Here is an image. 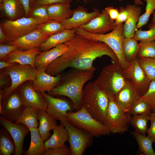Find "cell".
Listing matches in <instances>:
<instances>
[{
	"mask_svg": "<svg viewBox=\"0 0 155 155\" xmlns=\"http://www.w3.org/2000/svg\"><path fill=\"white\" fill-rule=\"evenodd\" d=\"M64 44L67 51L47 67L45 72L48 74L55 76L68 68L95 71L94 61L104 55L109 57L112 62L118 60L112 49L102 42L76 34Z\"/></svg>",
	"mask_w": 155,
	"mask_h": 155,
	"instance_id": "obj_1",
	"label": "cell"
},
{
	"mask_svg": "<svg viewBox=\"0 0 155 155\" xmlns=\"http://www.w3.org/2000/svg\"><path fill=\"white\" fill-rule=\"evenodd\" d=\"M95 71L73 69L64 77L49 94L66 97L71 100L75 111L82 107L83 90L85 84L91 79Z\"/></svg>",
	"mask_w": 155,
	"mask_h": 155,
	"instance_id": "obj_2",
	"label": "cell"
},
{
	"mask_svg": "<svg viewBox=\"0 0 155 155\" xmlns=\"http://www.w3.org/2000/svg\"><path fill=\"white\" fill-rule=\"evenodd\" d=\"M109 102L106 93L93 82H89L84 86L82 106L84 107L95 119L105 125Z\"/></svg>",
	"mask_w": 155,
	"mask_h": 155,
	"instance_id": "obj_3",
	"label": "cell"
},
{
	"mask_svg": "<svg viewBox=\"0 0 155 155\" xmlns=\"http://www.w3.org/2000/svg\"><path fill=\"white\" fill-rule=\"evenodd\" d=\"M75 29L77 34L106 44L115 53L118 61L124 70L128 67L130 63L125 59L122 51V44L125 38L123 24L117 25L111 32L105 34L90 33L80 27Z\"/></svg>",
	"mask_w": 155,
	"mask_h": 155,
	"instance_id": "obj_4",
	"label": "cell"
},
{
	"mask_svg": "<svg viewBox=\"0 0 155 155\" xmlns=\"http://www.w3.org/2000/svg\"><path fill=\"white\" fill-rule=\"evenodd\" d=\"M126 80L124 70L117 60L104 67L93 82L108 96L114 98Z\"/></svg>",
	"mask_w": 155,
	"mask_h": 155,
	"instance_id": "obj_5",
	"label": "cell"
},
{
	"mask_svg": "<svg viewBox=\"0 0 155 155\" xmlns=\"http://www.w3.org/2000/svg\"><path fill=\"white\" fill-rule=\"evenodd\" d=\"M67 114L68 121L94 137H99L111 133L106 125L94 118L83 106L75 112L68 111Z\"/></svg>",
	"mask_w": 155,
	"mask_h": 155,
	"instance_id": "obj_6",
	"label": "cell"
},
{
	"mask_svg": "<svg viewBox=\"0 0 155 155\" xmlns=\"http://www.w3.org/2000/svg\"><path fill=\"white\" fill-rule=\"evenodd\" d=\"M45 22L31 17H22L14 20H6L0 24V27L5 35L6 41L9 42L31 32Z\"/></svg>",
	"mask_w": 155,
	"mask_h": 155,
	"instance_id": "obj_7",
	"label": "cell"
},
{
	"mask_svg": "<svg viewBox=\"0 0 155 155\" xmlns=\"http://www.w3.org/2000/svg\"><path fill=\"white\" fill-rule=\"evenodd\" d=\"M109 102L106 112V125L111 133H122L128 130L131 115L115 102L114 97L108 96Z\"/></svg>",
	"mask_w": 155,
	"mask_h": 155,
	"instance_id": "obj_8",
	"label": "cell"
},
{
	"mask_svg": "<svg viewBox=\"0 0 155 155\" xmlns=\"http://www.w3.org/2000/svg\"><path fill=\"white\" fill-rule=\"evenodd\" d=\"M67 130L70 155H82L93 144L94 137L90 133L68 121H60Z\"/></svg>",
	"mask_w": 155,
	"mask_h": 155,
	"instance_id": "obj_9",
	"label": "cell"
},
{
	"mask_svg": "<svg viewBox=\"0 0 155 155\" xmlns=\"http://www.w3.org/2000/svg\"><path fill=\"white\" fill-rule=\"evenodd\" d=\"M39 70L29 65H22L14 63L6 68L5 72L11 79V85L2 92V98L11 94L21 84L27 80L33 81Z\"/></svg>",
	"mask_w": 155,
	"mask_h": 155,
	"instance_id": "obj_10",
	"label": "cell"
},
{
	"mask_svg": "<svg viewBox=\"0 0 155 155\" xmlns=\"http://www.w3.org/2000/svg\"><path fill=\"white\" fill-rule=\"evenodd\" d=\"M46 103L45 110L56 120L67 121V112H74L73 105L65 99L55 97L46 93H41Z\"/></svg>",
	"mask_w": 155,
	"mask_h": 155,
	"instance_id": "obj_11",
	"label": "cell"
},
{
	"mask_svg": "<svg viewBox=\"0 0 155 155\" xmlns=\"http://www.w3.org/2000/svg\"><path fill=\"white\" fill-rule=\"evenodd\" d=\"M13 92L3 97L5 99L3 101L0 100V114L3 118L15 122L20 117L26 106L18 93Z\"/></svg>",
	"mask_w": 155,
	"mask_h": 155,
	"instance_id": "obj_12",
	"label": "cell"
},
{
	"mask_svg": "<svg viewBox=\"0 0 155 155\" xmlns=\"http://www.w3.org/2000/svg\"><path fill=\"white\" fill-rule=\"evenodd\" d=\"M124 72L126 78L132 81L141 96H143L147 91L151 81L139 65L137 57Z\"/></svg>",
	"mask_w": 155,
	"mask_h": 155,
	"instance_id": "obj_13",
	"label": "cell"
},
{
	"mask_svg": "<svg viewBox=\"0 0 155 155\" xmlns=\"http://www.w3.org/2000/svg\"><path fill=\"white\" fill-rule=\"evenodd\" d=\"M1 124L9 133L15 145L14 155H22L23 146L25 136L30 132L29 128L22 124H16L1 116Z\"/></svg>",
	"mask_w": 155,
	"mask_h": 155,
	"instance_id": "obj_14",
	"label": "cell"
},
{
	"mask_svg": "<svg viewBox=\"0 0 155 155\" xmlns=\"http://www.w3.org/2000/svg\"><path fill=\"white\" fill-rule=\"evenodd\" d=\"M141 96L132 81L127 79L124 86L114 98L117 104L125 111L130 112Z\"/></svg>",
	"mask_w": 155,
	"mask_h": 155,
	"instance_id": "obj_15",
	"label": "cell"
},
{
	"mask_svg": "<svg viewBox=\"0 0 155 155\" xmlns=\"http://www.w3.org/2000/svg\"><path fill=\"white\" fill-rule=\"evenodd\" d=\"M116 26L115 21L103 9L97 16L80 27L90 33L104 34L113 30Z\"/></svg>",
	"mask_w": 155,
	"mask_h": 155,
	"instance_id": "obj_16",
	"label": "cell"
},
{
	"mask_svg": "<svg viewBox=\"0 0 155 155\" xmlns=\"http://www.w3.org/2000/svg\"><path fill=\"white\" fill-rule=\"evenodd\" d=\"M99 10L95 9L88 12L82 7L79 6L73 10L71 17L60 22L65 29H71L81 27L89 22L100 13Z\"/></svg>",
	"mask_w": 155,
	"mask_h": 155,
	"instance_id": "obj_17",
	"label": "cell"
},
{
	"mask_svg": "<svg viewBox=\"0 0 155 155\" xmlns=\"http://www.w3.org/2000/svg\"><path fill=\"white\" fill-rule=\"evenodd\" d=\"M49 37L42 34L37 28L24 36L8 42V44L26 51L39 47Z\"/></svg>",
	"mask_w": 155,
	"mask_h": 155,
	"instance_id": "obj_18",
	"label": "cell"
},
{
	"mask_svg": "<svg viewBox=\"0 0 155 155\" xmlns=\"http://www.w3.org/2000/svg\"><path fill=\"white\" fill-rule=\"evenodd\" d=\"M67 50V45L63 43L49 50L40 53L35 58V68L39 70H46L51 63L65 53Z\"/></svg>",
	"mask_w": 155,
	"mask_h": 155,
	"instance_id": "obj_19",
	"label": "cell"
},
{
	"mask_svg": "<svg viewBox=\"0 0 155 155\" xmlns=\"http://www.w3.org/2000/svg\"><path fill=\"white\" fill-rule=\"evenodd\" d=\"M18 93L26 106L45 110L46 103L42 93L34 90L32 85H25Z\"/></svg>",
	"mask_w": 155,
	"mask_h": 155,
	"instance_id": "obj_20",
	"label": "cell"
},
{
	"mask_svg": "<svg viewBox=\"0 0 155 155\" xmlns=\"http://www.w3.org/2000/svg\"><path fill=\"white\" fill-rule=\"evenodd\" d=\"M61 78L60 75L52 76L46 73L45 70H39L32 86L38 92H49L59 84Z\"/></svg>",
	"mask_w": 155,
	"mask_h": 155,
	"instance_id": "obj_21",
	"label": "cell"
},
{
	"mask_svg": "<svg viewBox=\"0 0 155 155\" xmlns=\"http://www.w3.org/2000/svg\"><path fill=\"white\" fill-rule=\"evenodd\" d=\"M39 53L37 47L24 51L17 49L9 53L5 60L9 63L29 65L34 67L35 57Z\"/></svg>",
	"mask_w": 155,
	"mask_h": 155,
	"instance_id": "obj_22",
	"label": "cell"
},
{
	"mask_svg": "<svg viewBox=\"0 0 155 155\" xmlns=\"http://www.w3.org/2000/svg\"><path fill=\"white\" fill-rule=\"evenodd\" d=\"M39 125L38 132L44 141L51 136L50 131L57 125L56 120L49 115L44 109H39L37 114Z\"/></svg>",
	"mask_w": 155,
	"mask_h": 155,
	"instance_id": "obj_23",
	"label": "cell"
},
{
	"mask_svg": "<svg viewBox=\"0 0 155 155\" xmlns=\"http://www.w3.org/2000/svg\"><path fill=\"white\" fill-rule=\"evenodd\" d=\"M76 35L75 29H65L49 36L40 46V49L43 51L49 50L70 40Z\"/></svg>",
	"mask_w": 155,
	"mask_h": 155,
	"instance_id": "obj_24",
	"label": "cell"
},
{
	"mask_svg": "<svg viewBox=\"0 0 155 155\" xmlns=\"http://www.w3.org/2000/svg\"><path fill=\"white\" fill-rule=\"evenodd\" d=\"M48 15L51 20L61 21L71 18L73 10L69 3H58L46 5Z\"/></svg>",
	"mask_w": 155,
	"mask_h": 155,
	"instance_id": "obj_25",
	"label": "cell"
},
{
	"mask_svg": "<svg viewBox=\"0 0 155 155\" xmlns=\"http://www.w3.org/2000/svg\"><path fill=\"white\" fill-rule=\"evenodd\" d=\"M52 135L47 140L44 141L45 149L54 148L63 146L68 141L67 131L61 122L53 130Z\"/></svg>",
	"mask_w": 155,
	"mask_h": 155,
	"instance_id": "obj_26",
	"label": "cell"
},
{
	"mask_svg": "<svg viewBox=\"0 0 155 155\" xmlns=\"http://www.w3.org/2000/svg\"><path fill=\"white\" fill-rule=\"evenodd\" d=\"M0 2L1 9L8 20H14L21 18L23 13H25L19 0H1Z\"/></svg>",
	"mask_w": 155,
	"mask_h": 155,
	"instance_id": "obj_27",
	"label": "cell"
},
{
	"mask_svg": "<svg viewBox=\"0 0 155 155\" xmlns=\"http://www.w3.org/2000/svg\"><path fill=\"white\" fill-rule=\"evenodd\" d=\"M141 12V8L139 6L130 5V15L124 24L125 38H133Z\"/></svg>",
	"mask_w": 155,
	"mask_h": 155,
	"instance_id": "obj_28",
	"label": "cell"
},
{
	"mask_svg": "<svg viewBox=\"0 0 155 155\" xmlns=\"http://www.w3.org/2000/svg\"><path fill=\"white\" fill-rule=\"evenodd\" d=\"M31 139L29 147L24 153L26 155H42L45 150L44 141L37 128H29Z\"/></svg>",
	"mask_w": 155,
	"mask_h": 155,
	"instance_id": "obj_29",
	"label": "cell"
},
{
	"mask_svg": "<svg viewBox=\"0 0 155 155\" xmlns=\"http://www.w3.org/2000/svg\"><path fill=\"white\" fill-rule=\"evenodd\" d=\"M39 109L26 106L22 113L16 122V124H22L29 128H38L39 122L37 114Z\"/></svg>",
	"mask_w": 155,
	"mask_h": 155,
	"instance_id": "obj_30",
	"label": "cell"
},
{
	"mask_svg": "<svg viewBox=\"0 0 155 155\" xmlns=\"http://www.w3.org/2000/svg\"><path fill=\"white\" fill-rule=\"evenodd\" d=\"M133 38H125L122 44L123 55L125 60L130 63L137 57L139 44Z\"/></svg>",
	"mask_w": 155,
	"mask_h": 155,
	"instance_id": "obj_31",
	"label": "cell"
},
{
	"mask_svg": "<svg viewBox=\"0 0 155 155\" xmlns=\"http://www.w3.org/2000/svg\"><path fill=\"white\" fill-rule=\"evenodd\" d=\"M131 133L136 141L141 153L145 155H155L152 145L153 142L149 136H146L135 130Z\"/></svg>",
	"mask_w": 155,
	"mask_h": 155,
	"instance_id": "obj_32",
	"label": "cell"
},
{
	"mask_svg": "<svg viewBox=\"0 0 155 155\" xmlns=\"http://www.w3.org/2000/svg\"><path fill=\"white\" fill-rule=\"evenodd\" d=\"M9 133L4 128L0 131V155L14 154L15 145Z\"/></svg>",
	"mask_w": 155,
	"mask_h": 155,
	"instance_id": "obj_33",
	"label": "cell"
},
{
	"mask_svg": "<svg viewBox=\"0 0 155 155\" xmlns=\"http://www.w3.org/2000/svg\"><path fill=\"white\" fill-rule=\"evenodd\" d=\"M37 28L42 34L48 37L65 29L60 22L53 20L40 24Z\"/></svg>",
	"mask_w": 155,
	"mask_h": 155,
	"instance_id": "obj_34",
	"label": "cell"
},
{
	"mask_svg": "<svg viewBox=\"0 0 155 155\" xmlns=\"http://www.w3.org/2000/svg\"><path fill=\"white\" fill-rule=\"evenodd\" d=\"M150 116L144 114L133 115L131 117L129 124L136 131L145 135L148 129L147 123L150 120Z\"/></svg>",
	"mask_w": 155,
	"mask_h": 155,
	"instance_id": "obj_35",
	"label": "cell"
},
{
	"mask_svg": "<svg viewBox=\"0 0 155 155\" xmlns=\"http://www.w3.org/2000/svg\"><path fill=\"white\" fill-rule=\"evenodd\" d=\"M138 63L151 81H155V58L137 57Z\"/></svg>",
	"mask_w": 155,
	"mask_h": 155,
	"instance_id": "obj_36",
	"label": "cell"
},
{
	"mask_svg": "<svg viewBox=\"0 0 155 155\" xmlns=\"http://www.w3.org/2000/svg\"><path fill=\"white\" fill-rule=\"evenodd\" d=\"M139 44V49L137 57L155 58L154 41L140 42Z\"/></svg>",
	"mask_w": 155,
	"mask_h": 155,
	"instance_id": "obj_37",
	"label": "cell"
},
{
	"mask_svg": "<svg viewBox=\"0 0 155 155\" xmlns=\"http://www.w3.org/2000/svg\"><path fill=\"white\" fill-rule=\"evenodd\" d=\"M130 112L133 115L144 114L150 116L152 112L148 102L140 97L134 104Z\"/></svg>",
	"mask_w": 155,
	"mask_h": 155,
	"instance_id": "obj_38",
	"label": "cell"
},
{
	"mask_svg": "<svg viewBox=\"0 0 155 155\" xmlns=\"http://www.w3.org/2000/svg\"><path fill=\"white\" fill-rule=\"evenodd\" d=\"M149 30H139L135 31L133 37L135 39L140 42L152 41L155 40V23L149 26Z\"/></svg>",
	"mask_w": 155,
	"mask_h": 155,
	"instance_id": "obj_39",
	"label": "cell"
},
{
	"mask_svg": "<svg viewBox=\"0 0 155 155\" xmlns=\"http://www.w3.org/2000/svg\"><path fill=\"white\" fill-rule=\"evenodd\" d=\"M146 11L140 16L136 26V28H139L146 24L149 18L155 10V0H147Z\"/></svg>",
	"mask_w": 155,
	"mask_h": 155,
	"instance_id": "obj_40",
	"label": "cell"
},
{
	"mask_svg": "<svg viewBox=\"0 0 155 155\" xmlns=\"http://www.w3.org/2000/svg\"><path fill=\"white\" fill-rule=\"evenodd\" d=\"M30 17L45 22L51 20L49 17L46 5H37L30 11Z\"/></svg>",
	"mask_w": 155,
	"mask_h": 155,
	"instance_id": "obj_41",
	"label": "cell"
},
{
	"mask_svg": "<svg viewBox=\"0 0 155 155\" xmlns=\"http://www.w3.org/2000/svg\"><path fill=\"white\" fill-rule=\"evenodd\" d=\"M141 97L148 102L152 112H155V81H151L147 91Z\"/></svg>",
	"mask_w": 155,
	"mask_h": 155,
	"instance_id": "obj_42",
	"label": "cell"
},
{
	"mask_svg": "<svg viewBox=\"0 0 155 155\" xmlns=\"http://www.w3.org/2000/svg\"><path fill=\"white\" fill-rule=\"evenodd\" d=\"M69 148L65 144L61 146L45 149L42 155H70Z\"/></svg>",
	"mask_w": 155,
	"mask_h": 155,
	"instance_id": "obj_43",
	"label": "cell"
},
{
	"mask_svg": "<svg viewBox=\"0 0 155 155\" xmlns=\"http://www.w3.org/2000/svg\"><path fill=\"white\" fill-rule=\"evenodd\" d=\"M119 11L118 17L115 21L116 25L123 24L128 19L130 13V5L128 4L125 7H120Z\"/></svg>",
	"mask_w": 155,
	"mask_h": 155,
	"instance_id": "obj_44",
	"label": "cell"
},
{
	"mask_svg": "<svg viewBox=\"0 0 155 155\" xmlns=\"http://www.w3.org/2000/svg\"><path fill=\"white\" fill-rule=\"evenodd\" d=\"M18 49L14 45L8 44H1L0 45V59L1 60H5L7 55L12 51Z\"/></svg>",
	"mask_w": 155,
	"mask_h": 155,
	"instance_id": "obj_45",
	"label": "cell"
},
{
	"mask_svg": "<svg viewBox=\"0 0 155 155\" xmlns=\"http://www.w3.org/2000/svg\"><path fill=\"white\" fill-rule=\"evenodd\" d=\"M150 120L151 125L147 131L148 135L151 138L153 143L155 142V112H152L150 116Z\"/></svg>",
	"mask_w": 155,
	"mask_h": 155,
	"instance_id": "obj_46",
	"label": "cell"
},
{
	"mask_svg": "<svg viewBox=\"0 0 155 155\" xmlns=\"http://www.w3.org/2000/svg\"><path fill=\"white\" fill-rule=\"evenodd\" d=\"M71 0H36L35 5H47L58 3H70Z\"/></svg>",
	"mask_w": 155,
	"mask_h": 155,
	"instance_id": "obj_47",
	"label": "cell"
},
{
	"mask_svg": "<svg viewBox=\"0 0 155 155\" xmlns=\"http://www.w3.org/2000/svg\"><path fill=\"white\" fill-rule=\"evenodd\" d=\"M104 9L112 20L115 21L117 19L119 14V11L117 9L113 6H108L105 8Z\"/></svg>",
	"mask_w": 155,
	"mask_h": 155,
	"instance_id": "obj_48",
	"label": "cell"
},
{
	"mask_svg": "<svg viewBox=\"0 0 155 155\" xmlns=\"http://www.w3.org/2000/svg\"><path fill=\"white\" fill-rule=\"evenodd\" d=\"M24 9L26 15H28L30 13V0H19Z\"/></svg>",
	"mask_w": 155,
	"mask_h": 155,
	"instance_id": "obj_49",
	"label": "cell"
},
{
	"mask_svg": "<svg viewBox=\"0 0 155 155\" xmlns=\"http://www.w3.org/2000/svg\"><path fill=\"white\" fill-rule=\"evenodd\" d=\"M14 63H10L5 61L0 62V69H1L5 68H7L13 65Z\"/></svg>",
	"mask_w": 155,
	"mask_h": 155,
	"instance_id": "obj_50",
	"label": "cell"
},
{
	"mask_svg": "<svg viewBox=\"0 0 155 155\" xmlns=\"http://www.w3.org/2000/svg\"><path fill=\"white\" fill-rule=\"evenodd\" d=\"M6 41L5 35L1 28L0 27V42L2 43Z\"/></svg>",
	"mask_w": 155,
	"mask_h": 155,
	"instance_id": "obj_51",
	"label": "cell"
},
{
	"mask_svg": "<svg viewBox=\"0 0 155 155\" xmlns=\"http://www.w3.org/2000/svg\"><path fill=\"white\" fill-rule=\"evenodd\" d=\"M146 1L147 0H144ZM135 4L137 5H140L143 4V3L141 0H134Z\"/></svg>",
	"mask_w": 155,
	"mask_h": 155,
	"instance_id": "obj_52",
	"label": "cell"
},
{
	"mask_svg": "<svg viewBox=\"0 0 155 155\" xmlns=\"http://www.w3.org/2000/svg\"><path fill=\"white\" fill-rule=\"evenodd\" d=\"M153 13L154 14L152 18V23H155V10H154V12Z\"/></svg>",
	"mask_w": 155,
	"mask_h": 155,
	"instance_id": "obj_53",
	"label": "cell"
},
{
	"mask_svg": "<svg viewBox=\"0 0 155 155\" xmlns=\"http://www.w3.org/2000/svg\"><path fill=\"white\" fill-rule=\"evenodd\" d=\"M35 0H30V5H32Z\"/></svg>",
	"mask_w": 155,
	"mask_h": 155,
	"instance_id": "obj_54",
	"label": "cell"
},
{
	"mask_svg": "<svg viewBox=\"0 0 155 155\" xmlns=\"http://www.w3.org/2000/svg\"><path fill=\"white\" fill-rule=\"evenodd\" d=\"M119 1H122V0H118Z\"/></svg>",
	"mask_w": 155,
	"mask_h": 155,
	"instance_id": "obj_55",
	"label": "cell"
},
{
	"mask_svg": "<svg viewBox=\"0 0 155 155\" xmlns=\"http://www.w3.org/2000/svg\"><path fill=\"white\" fill-rule=\"evenodd\" d=\"M154 42H155V40H154Z\"/></svg>",
	"mask_w": 155,
	"mask_h": 155,
	"instance_id": "obj_56",
	"label": "cell"
},
{
	"mask_svg": "<svg viewBox=\"0 0 155 155\" xmlns=\"http://www.w3.org/2000/svg\"></svg>",
	"mask_w": 155,
	"mask_h": 155,
	"instance_id": "obj_57",
	"label": "cell"
}]
</instances>
